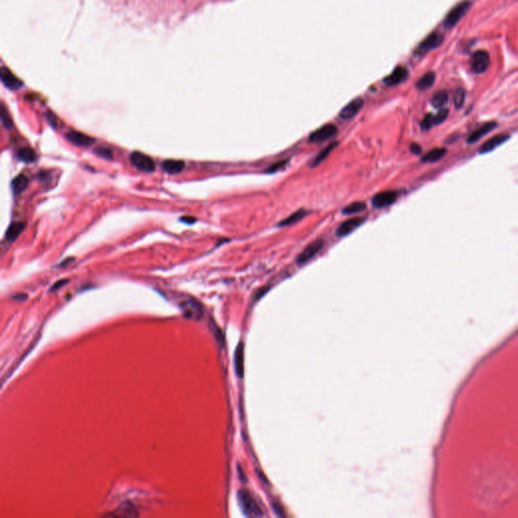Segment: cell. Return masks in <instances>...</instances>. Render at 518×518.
Returning <instances> with one entry per match:
<instances>
[{
  "label": "cell",
  "instance_id": "6da1fadb",
  "mask_svg": "<svg viewBox=\"0 0 518 518\" xmlns=\"http://www.w3.org/2000/svg\"><path fill=\"white\" fill-rule=\"evenodd\" d=\"M238 500L240 507L246 516H262V511L258 504L255 502L253 497L248 492L241 490L238 492Z\"/></svg>",
  "mask_w": 518,
  "mask_h": 518
},
{
  "label": "cell",
  "instance_id": "7a4b0ae2",
  "mask_svg": "<svg viewBox=\"0 0 518 518\" xmlns=\"http://www.w3.org/2000/svg\"><path fill=\"white\" fill-rule=\"evenodd\" d=\"M471 69L477 73L482 74L486 72L490 66V55L485 50H479L475 52L470 60Z\"/></svg>",
  "mask_w": 518,
  "mask_h": 518
},
{
  "label": "cell",
  "instance_id": "3957f363",
  "mask_svg": "<svg viewBox=\"0 0 518 518\" xmlns=\"http://www.w3.org/2000/svg\"><path fill=\"white\" fill-rule=\"evenodd\" d=\"M471 3L469 1H463L455 5L447 15L444 25L447 29H451L457 25L464 15L469 11Z\"/></svg>",
  "mask_w": 518,
  "mask_h": 518
},
{
  "label": "cell",
  "instance_id": "277c9868",
  "mask_svg": "<svg viewBox=\"0 0 518 518\" xmlns=\"http://www.w3.org/2000/svg\"><path fill=\"white\" fill-rule=\"evenodd\" d=\"M131 163L137 169L144 172H153L155 170V162L151 157L141 152H134L130 157Z\"/></svg>",
  "mask_w": 518,
  "mask_h": 518
},
{
  "label": "cell",
  "instance_id": "5b68a950",
  "mask_svg": "<svg viewBox=\"0 0 518 518\" xmlns=\"http://www.w3.org/2000/svg\"><path fill=\"white\" fill-rule=\"evenodd\" d=\"M444 40H445V37L440 33H438V32L431 33L426 37V39L423 40V42H422L419 45V47L417 48V54L422 56V55L428 53L429 51H431L433 49L438 48L441 44L444 43Z\"/></svg>",
  "mask_w": 518,
  "mask_h": 518
},
{
  "label": "cell",
  "instance_id": "8992f818",
  "mask_svg": "<svg viewBox=\"0 0 518 518\" xmlns=\"http://www.w3.org/2000/svg\"><path fill=\"white\" fill-rule=\"evenodd\" d=\"M323 245H324V242H323L322 239H317V240L313 241L312 243H310L298 255L297 263L299 265H302V264L307 263L309 260H311L312 258H314L318 254V252L321 250Z\"/></svg>",
  "mask_w": 518,
  "mask_h": 518
},
{
  "label": "cell",
  "instance_id": "52a82bcc",
  "mask_svg": "<svg viewBox=\"0 0 518 518\" xmlns=\"http://www.w3.org/2000/svg\"><path fill=\"white\" fill-rule=\"evenodd\" d=\"M336 134L337 128L332 124H327L313 132L309 137V141L311 143H321L333 138Z\"/></svg>",
  "mask_w": 518,
  "mask_h": 518
},
{
  "label": "cell",
  "instance_id": "ba28073f",
  "mask_svg": "<svg viewBox=\"0 0 518 518\" xmlns=\"http://www.w3.org/2000/svg\"><path fill=\"white\" fill-rule=\"evenodd\" d=\"M398 198V194L396 191L393 190H386V191H380V193L375 195L372 200V204L375 207L381 208V207H387L391 205H393Z\"/></svg>",
  "mask_w": 518,
  "mask_h": 518
},
{
  "label": "cell",
  "instance_id": "9c48e42d",
  "mask_svg": "<svg viewBox=\"0 0 518 518\" xmlns=\"http://www.w3.org/2000/svg\"><path fill=\"white\" fill-rule=\"evenodd\" d=\"M364 221H366V219L361 218V217H355V218L348 219V220L344 221L343 223H341L339 225V227L337 228L336 233H337V235L339 237L347 236L350 233H352L355 229H357L359 226H361Z\"/></svg>",
  "mask_w": 518,
  "mask_h": 518
},
{
  "label": "cell",
  "instance_id": "30bf717a",
  "mask_svg": "<svg viewBox=\"0 0 518 518\" xmlns=\"http://www.w3.org/2000/svg\"><path fill=\"white\" fill-rule=\"evenodd\" d=\"M181 309L185 315L186 318L190 319H200L203 316V309L202 306L196 301L190 299L188 301H184L180 304Z\"/></svg>",
  "mask_w": 518,
  "mask_h": 518
},
{
  "label": "cell",
  "instance_id": "8fae6325",
  "mask_svg": "<svg viewBox=\"0 0 518 518\" xmlns=\"http://www.w3.org/2000/svg\"><path fill=\"white\" fill-rule=\"evenodd\" d=\"M363 106V100L357 98L350 102L346 106H344L339 112V117L342 120H350L354 118Z\"/></svg>",
  "mask_w": 518,
  "mask_h": 518
},
{
  "label": "cell",
  "instance_id": "7c38bea8",
  "mask_svg": "<svg viewBox=\"0 0 518 518\" xmlns=\"http://www.w3.org/2000/svg\"><path fill=\"white\" fill-rule=\"evenodd\" d=\"M408 77V70L403 67L399 66L393 70L391 74H389L387 77L383 79L385 82L389 86H396L402 82H404Z\"/></svg>",
  "mask_w": 518,
  "mask_h": 518
},
{
  "label": "cell",
  "instance_id": "4fadbf2b",
  "mask_svg": "<svg viewBox=\"0 0 518 518\" xmlns=\"http://www.w3.org/2000/svg\"><path fill=\"white\" fill-rule=\"evenodd\" d=\"M66 138L72 144L76 146H79V147H88V146H91L95 142L93 138L85 135V134L83 133L76 132V131L68 132Z\"/></svg>",
  "mask_w": 518,
  "mask_h": 518
},
{
  "label": "cell",
  "instance_id": "5bb4252c",
  "mask_svg": "<svg viewBox=\"0 0 518 518\" xmlns=\"http://www.w3.org/2000/svg\"><path fill=\"white\" fill-rule=\"evenodd\" d=\"M510 138L509 135H505V134H500V135H496L489 139L487 142H485L482 147L480 148V153H488L490 151H493L497 147L505 143Z\"/></svg>",
  "mask_w": 518,
  "mask_h": 518
},
{
  "label": "cell",
  "instance_id": "9a60e30c",
  "mask_svg": "<svg viewBox=\"0 0 518 518\" xmlns=\"http://www.w3.org/2000/svg\"><path fill=\"white\" fill-rule=\"evenodd\" d=\"M496 123L495 122H489V123H486L484 124L483 126H481L480 128H478L476 131H474L472 133V135L470 136V138L468 139V142L469 143H475L477 142L478 140L482 139L486 134L490 133L492 130H494L496 128Z\"/></svg>",
  "mask_w": 518,
  "mask_h": 518
},
{
  "label": "cell",
  "instance_id": "2e32d148",
  "mask_svg": "<svg viewBox=\"0 0 518 518\" xmlns=\"http://www.w3.org/2000/svg\"><path fill=\"white\" fill-rule=\"evenodd\" d=\"M25 226L26 225L23 222H13V223H11L10 226L8 227V229H7L6 234H5L6 240L10 241V242L15 241L18 237H20L22 232L24 231Z\"/></svg>",
  "mask_w": 518,
  "mask_h": 518
},
{
  "label": "cell",
  "instance_id": "e0dca14e",
  "mask_svg": "<svg viewBox=\"0 0 518 518\" xmlns=\"http://www.w3.org/2000/svg\"><path fill=\"white\" fill-rule=\"evenodd\" d=\"M162 168L169 174H178L184 169V162L181 160H165L162 163Z\"/></svg>",
  "mask_w": 518,
  "mask_h": 518
},
{
  "label": "cell",
  "instance_id": "ac0fdd59",
  "mask_svg": "<svg viewBox=\"0 0 518 518\" xmlns=\"http://www.w3.org/2000/svg\"><path fill=\"white\" fill-rule=\"evenodd\" d=\"M28 185H29V178L25 174L17 175L16 177L13 178L11 182L12 190H13V193L16 195H20L24 193V191L27 189Z\"/></svg>",
  "mask_w": 518,
  "mask_h": 518
},
{
  "label": "cell",
  "instance_id": "d6986e66",
  "mask_svg": "<svg viewBox=\"0 0 518 518\" xmlns=\"http://www.w3.org/2000/svg\"><path fill=\"white\" fill-rule=\"evenodd\" d=\"M235 370L237 373V376L242 378L244 375V346L243 343H240L236 352H235Z\"/></svg>",
  "mask_w": 518,
  "mask_h": 518
},
{
  "label": "cell",
  "instance_id": "ffe728a7",
  "mask_svg": "<svg viewBox=\"0 0 518 518\" xmlns=\"http://www.w3.org/2000/svg\"><path fill=\"white\" fill-rule=\"evenodd\" d=\"M17 156L25 163H33L36 160V153L30 147L21 148L17 152Z\"/></svg>",
  "mask_w": 518,
  "mask_h": 518
},
{
  "label": "cell",
  "instance_id": "44dd1931",
  "mask_svg": "<svg viewBox=\"0 0 518 518\" xmlns=\"http://www.w3.org/2000/svg\"><path fill=\"white\" fill-rule=\"evenodd\" d=\"M449 102V93L446 90H440L436 92L432 99H431V104L436 108H444V106Z\"/></svg>",
  "mask_w": 518,
  "mask_h": 518
},
{
  "label": "cell",
  "instance_id": "7402d4cb",
  "mask_svg": "<svg viewBox=\"0 0 518 518\" xmlns=\"http://www.w3.org/2000/svg\"><path fill=\"white\" fill-rule=\"evenodd\" d=\"M337 146V143L333 142V143H330L327 147H325L319 154L314 158L313 162L311 163V166L312 167H315L317 165H319L320 163H322L326 158H328V156L331 154V152L334 150V148Z\"/></svg>",
  "mask_w": 518,
  "mask_h": 518
},
{
  "label": "cell",
  "instance_id": "603a6c76",
  "mask_svg": "<svg viewBox=\"0 0 518 518\" xmlns=\"http://www.w3.org/2000/svg\"><path fill=\"white\" fill-rule=\"evenodd\" d=\"M446 154H447V150L445 148H434L428 153H426L422 160H423L424 162H436L443 158Z\"/></svg>",
  "mask_w": 518,
  "mask_h": 518
},
{
  "label": "cell",
  "instance_id": "cb8c5ba5",
  "mask_svg": "<svg viewBox=\"0 0 518 518\" xmlns=\"http://www.w3.org/2000/svg\"><path fill=\"white\" fill-rule=\"evenodd\" d=\"M435 81V74L433 72H428L424 74L417 82V87L420 90H425L430 88Z\"/></svg>",
  "mask_w": 518,
  "mask_h": 518
},
{
  "label": "cell",
  "instance_id": "d4e9b609",
  "mask_svg": "<svg viewBox=\"0 0 518 518\" xmlns=\"http://www.w3.org/2000/svg\"><path fill=\"white\" fill-rule=\"evenodd\" d=\"M307 215V212L305 209H299L297 210V212L293 213L290 217L285 218L284 220H282L278 226L280 227H284V226H290V225H293L295 223H298L299 221H301L305 216Z\"/></svg>",
  "mask_w": 518,
  "mask_h": 518
},
{
  "label": "cell",
  "instance_id": "484cf974",
  "mask_svg": "<svg viewBox=\"0 0 518 518\" xmlns=\"http://www.w3.org/2000/svg\"><path fill=\"white\" fill-rule=\"evenodd\" d=\"M366 208H367V205L363 202H355V203L349 204L348 206L345 207L342 209V213L344 215H353V214L362 212V210H364Z\"/></svg>",
  "mask_w": 518,
  "mask_h": 518
},
{
  "label": "cell",
  "instance_id": "4316f807",
  "mask_svg": "<svg viewBox=\"0 0 518 518\" xmlns=\"http://www.w3.org/2000/svg\"><path fill=\"white\" fill-rule=\"evenodd\" d=\"M110 516H116V517H133L139 515L135 508H133L132 505H123L119 509L116 510L114 513L109 514Z\"/></svg>",
  "mask_w": 518,
  "mask_h": 518
},
{
  "label": "cell",
  "instance_id": "83f0119b",
  "mask_svg": "<svg viewBox=\"0 0 518 518\" xmlns=\"http://www.w3.org/2000/svg\"><path fill=\"white\" fill-rule=\"evenodd\" d=\"M465 100H466V92L464 89L462 88H458L455 93H454V98H453V103H454V106L456 108H460L464 104H465Z\"/></svg>",
  "mask_w": 518,
  "mask_h": 518
},
{
  "label": "cell",
  "instance_id": "f1b7e54d",
  "mask_svg": "<svg viewBox=\"0 0 518 518\" xmlns=\"http://www.w3.org/2000/svg\"><path fill=\"white\" fill-rule=\"evenodd\" d=\"M448 114H449V110L447 108H440L435 116H433L434 125H438V124L445 122L446 119L448 118Z\"/></svg>",
  "mask_w": 518,
  "mask_h": 518
},
{
  "label": "cell",
  "instance_id": "f546056e",
  "mask_svg": "<svg viewBox=\"0 0 518 518\" xmlns=\"http://www.w3.org/2000/svg\"><path fill=\"white\" fill-rule=\"evenodd\" d=\"M434 125V120H433V114H427V116L423 119V121H422L421 123V128L423 130H429L432 126Z\"/></svg>",
  "mask_w": 518,
  "mask_h": 518
},
{
  "label": "cell",
  "instance_id": "4dcf8cb0",
  "mask_svg": "<svg viewBox=\"0 0 518 518\" xmlns=\"http://www.w3.org/2000/svg\"><path fill=\"white\" fill-rule=\"evenodd\" d=\"M95 153L97 154L104 159H111L112 158V153L109 149H106V148H99L97 149V151H95Z\"/></svg>",
  "mask_w": 518,
  "mask_h": 518
},
{
  "label": "cell",
  "instance_id": "1f68e13d",
  "mask_svg": "<svg viewBox=\"0 0 518 518\" xmlns=\"http://www.w3.org/2000/svg\"><path fill=\"white\" fill-rule=\"evenodd\" d=\"M1 122L5 128H10L12 126V122L8 117V113L6 112L4 107L1 109Z\"/></svg>",
  "mask_w": 518,
  "mask_h": 518
},
{
  "label": "cell",
  "instance_id": "d6a6232c",
  "mask_svg": "<svg viewBox=\"0 0 518 518\" xmlns=\"http://www.w3.org/2000/svg\"><path fill=\"white\" fill-rule=\"evenodd\" d=\"M287 163V160H281V161H278L275 164H273L270 168H268L266 171L267 172H276V171H278L280 168L284 167L285 164Z\"/></svg>",
  "mask_w": 518,
  "mask_h": 518
},
{
  "label": "cell",
  "instance_id": "836d02e7",
  "mask_svg": "<svg viewBox=\"0 0 518 518\" xmlns=\"http://www.w3.org/2000/svg\"><path fill=\"white\" fill-rule=\"evenodd\" d=\"M67 282H68V280H65V279H62V280H59V281H57V282H56V283H54V285L52 286V289H51V292H55L56 290H59V289H61V287H62V286L64 285V284H66Z\"/></svg>",
  "mask_w": 518,
  "mask_h": 518
},
{
  "label": "cell",
  "instance_id": "e575fe53",
  "mask_svg": "<svg viewBox=\"0 0 518 518\" xmlns=\"http://www.w3.org/2000/svg\"><path fill=\"white\" fill-rule=\"evenodd\" d=\"M180 221L183 222V223H185V224L191 225V224H194L195 222H197V219L194 218V217H190V216H185V217H182V218L180 219Z\"/></svg>",
  "mask_w": 518,
  "mask_h": 518
},
{
  "label": "cell",
  "instance_id": "d590c367",
  "mask_svg": "<svg viewBox=\"0 0 518 518\" xmlns=\"http://www.w3.org/2000/svg\"><path fill=\"white\" fill-rule=\"evenodd\" d=\"M410 149H411V151L414 153V154H420V153H421V150H422L421 147H420L418 144H415V143L411 145Z\"/></svg>",
  "mask_w": 518,
  "mask_h": 518
},
{
  "label": "cell",
  "instance_id": "8d00e7d4",
  "mask_svg": "<svg viewBox=\"0 0 518 518\" xmlns=\"http://www.w3.org/2000/svg\"><path fill=\"white\" fill-rule=\"evenodd\" d=\"M21 298H25V299H27V295H22V297H21ZM13 299H15V300H18V299H20V297H18V296H16V297H14Z\"/></svg>",
  "mask_w": 518,
  "mask_h": 518
}]
</instances>
